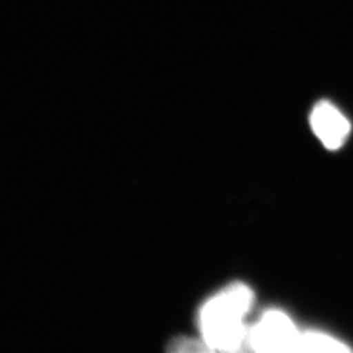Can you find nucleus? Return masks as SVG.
Masks as SVG:
<instances>
[{"label":"nucleus","instance_id":"obj_1","mask_svg":"<svg viewBox=\"0 0 353 353\" xmlns=\"http://www.w3.org/2000/svg\"><path fill=\"white\" fill-rule=\"evenodd\" d=\"M254 303L252 288L243 283H232L203 303L198 325L204 343L211 351L234 352L246 344L245 318Z\"/></svg>","mask_w":353,"mask_h":353},{"label":"nucleus","instance_id":"obj_2","mask_svg":"<svg viewBox=\"0 0 353 353\" xmlns=\"http://www.w3.org/2000/svg\"><path fill=\"white\" fill-rule=\"evenodd\" d=\"M300 334L287 313L271 309L248 330L246 345L255 352H294Z\"/></svg>","mask_w":353,"mask_h":353},{"label":"nucleus","instance_id":"obj_3","mask_svg":"<svg viewBox=\"0 0 353 353\" xmlns=\"http://www.w3.org/2000/svg\"><path fill=\"white\" fill-rule=\"evenodd\" d=\"M310 126L330 151L341 148L351 134L350 119L330 101L316 102L310 113Z\"/></svg>","mask_w":353,"mask_h":353},{"label":"nucleus","instance_id":"obj_4","mask_svg":"<svg viewBox=\"0 0 353 353\" xmlns=\"http://www.w3.org/2000/svg\"><path fill=\"white\" fill-rule=\"evenodd\" d=\"M343 341L319 331L301 332L296 344L294 352H348Z\"/></svg>","mask_w":353,"mask_h":353},{"label":"nucleus","instance_id":"obj_5","mask_svg":"<svg viewBox=\"0 0 353 353\" xmlns=\"http://www.w3.org/2000/svg\"><path fill=\"white\" fill-rule=\"evenodd\" d=\"M172 351L176 352H210L211 348L204 343L203 339H191V338H179L173 343Z\"/></svg>","mask_w":353,"mask_h":353}]
</instances>
